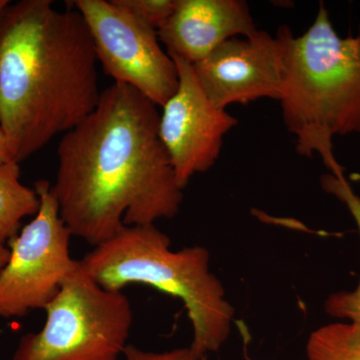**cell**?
<instances>
[{"label":"cell","mask_w":360,"mask_h":360,"mask_svg":"<svg viewBox=\"0 0 360 360\" xmlns=\"http://www.w3.org/2000/svg\"><path fill=\"white\" fill-rule=\"evenodd\" d=\"M321 182L326 193L333 194L347 206L360 233V198L349 186L345 175L324 174ZM326 311L331 316L360 324V283L354 290L340 291L329 295L326 302Z\"/></svg>","instance_id":"12"},{"label":"cell","mask_w":360,"mask_h":360,"mask_svg":"<svg viewBox=\"0 0 360 360\" xmlns=\"http://www.w3.org/2000/svg\"><path fill=\"white\" fill-rule=\"evenodd\" d=\"M307 360H360V324L333 323L310 335Z\"/></svg>","instance_id":"13"},{"label":"cell","mask_w":360,"mask_h":360,"mask_svg":"<svg viewBox=\"0 0 360 360\" xmlns=\"http://www.w3.org/2000/svg\"><path fill=\"white\" fill-rule=\"evenodd\" d=\"M11 257V250L6 245H0V270L4 269Z\"/></svg>","instance_id":"17"},{"label":"cell","mask_w":360,"mask_h":360,"mask_svg":"<svg viewBox=\"0 0 360 360\" xmlns=\"http://www.w3.org/2000/svg\"><path fill=\"white\" fill-rule=\"evenodd\" d=\"M39 210L8 241L11 257L0 270V319H20L45 309L56 297L78 260L70 255V231L46 180L35 182Z\"/></svg>","instance_id":"6"},{"label":"cell","mask_w":360,"mask_h":360,"mask_svg":"<svg viewBox=\"0 0 360 360\" xmlns=\"http://www.w3.org/2000/svg\"><path fill=\"white\" fill-rule=\"evenodd\" d=\"M179 70V84L162 106L160 136L175 179L184 191L194 175L207 172L219 160L227 132L238 120L213 105L194 73L193 65L170 56Z\"/></svg>","instance_id":"8"},{"label":"cell","mask_w":360,"mask_h":360,"mask_svg":"<svg viewBox=\"0 0 360 360\" xmlns=\"http://www.w3.org/2000/svg\"><path fill=\"white\" fill-rule=\"evenodd\" d=\"M193 65L196 79L213 105L226 110L231 104L262 98L279 101L284 79L281 37L258 30L248 37H233Z\"/></svg>","instance_id":"9"},{"label":"cell","mask_w":360,"mask_h":360,"mask_svg":"<svg viewBox=\"0 0 360 360\" xmlns=\"http://www.w3.org/2000/svg\"><path fill=\"white\" fill-rule=\"evenodd\" d=\"M283 44L284 79L279 103L300 155H321L331 174L342 175L333 155L336 135L360 132V47L342 39L321 4L309 30L295 37L277 30Z\"/></svg>","instance_id":"3"},{"label":"cell","mask_w":360,"mask_h":360,"mask_svg":"<svg viewBox=\"0 0 360 360\" xmlns=\"http://www.w3.org/2000/svg\"><path fill=\"white\" fill-rule=\"evenodd\" d=\"M158 106L115 82L63 135L52 194L71 236L98 246L125 226L172 219L184 200L160 136Z\"/></svg>","instance_id":"1"},{"label":"cell","mask_w":360,"mask_h":360,"mask_svg":"<svg viewBox=\"0 0 360 360\" xmlns=\"http://www.w3.org/2000/svg\"><path fill=\"white\" fill-rule=\"evenodd\" d=\"M113 2L158 32L174 13L177 0H113Z\"/></svg>","instance_id":"14"},{"label":"cell","mask_w":360,"mask_h":360,"mask_svg":"<svg viewBox=\"0 0 360 360\" xmlns=\"http://www.w3.org/2000/svg\"><path fill=\"white\" fill-rule=\"evenodd\" d=\"M44 310V326L21 338L13 360H118L129 345V298L96 283L80 260Z\"/></svg>","instance_id":"5"},{"label":"cell","mask_w":360,"mask_h":360,"mask_svg":"<svg viewBox=\"0 0 360 360\" xmlns=\"http://www.w3.org/2000/svg\"><path fill=\"white\" fill-rule=\"evenodd\" d=\"M125 360H198L188 348L170 350L165 352H143L139 348L129 345L125 348Z\"/></svg>","instance_id":"15"},{"label":"cell","mask_w":360,"mask_h":360,"mask_svg":"<svg viewBox=\"0 0 360 360\" xmlns=\"http://www.w3.org/2000/svg\"><path fill=\"white\" fill-rule=\"evenodd\" d=\"M16 162L14 160L13 153H11V146H9L8 139L4 130L0 127V167L6 163Z\"/></svg>","instance_id":"16"},{"label":"cell","mask_w":360,"mask_h":360,"mask_svg":"<svg viewBox=\"0 0 360 360\" xmlns=\"http://www.w3.org/2000/svg\"><path fill=\"white\" fill-rule=\"evenodd\" d=\"M257 30L243 0H177L158 35L170 56L194 65L226 40L251 37Z\"/></svg>","instance_id":"10"},{"label":"cell","mask_w":360,"mask_h":360,"mask_svg":"<svg viewBox=\"0 0 360 360\" xmlns=\"http://www.w3.org/2000/svg\"><path fill=\"white\" fill-rule=\"evenodd\" d=\"M200 360H207V359H206V356H205V357H202V359H200Z\"/></svg>","instance_id":"20"},{"label":"cell","mask_w":360,"mask_h":360,"mask_svg":"<svg viewBox=\"0 0 360 360\" xmlns=\"http://www.w3.org/2000/svg\"><path fill=\"white\" fill-rule=\"evenodd\" d=\"M71 6L84 18L106 75L162 108L176 91L179 77L174 59L160 46L158 32L113 0H75Z\"/></svg>","instance_id":"7"},{"label":"cell","mask_w":360,"mask_h":360,"mask_svg":"<svg viewBox=\"0 0 360 360\" xmlns=\"http://www.w3.org/2000/svg\"><path fill=\"white\" fill-rule=\"evenodd\" d=\"M80 264L105 290L142 284L179 298L193 326L189 349L198 360L217 352L231 333L234 309L210 270V255L203 246L174 251L170 238L155 224L132 225L96 246Z\"/></svg>","instance_id":"4"},{"label":"cell","mask_w":360,"mask_h":360,"mask_svg":"<svg viewBox=\"0 0 360 360\" xmlns=\"http://www.w3.org/2000/svg\"><path fill=\"white\" fill-rule=\"evenodd\" d=\"M84 18L51 0L9 2L0 18V127L20 163L77 127L101 99Z\"/></svg>","instance_id":"2"},{"label":"cell","mask_w":360,"mask_h":360,"mask_svg":"<svg viewBox=\"0 0 360 360\" xmlns=\"http://www.w3.org/2000/svg\"><path fill=\"white\" fill-rule=\"evenodd\" d=\"M20 177V163L13 161L0 167V245L15 238L21 220L39 210V194L23 186Z\"/></svg>","instance_id":"11"},{"label":"cell","mask_w":360,"mask_h":360,"mask_svg":"<svg viewBox=\"0 0 360 360\" xmlns=\"http://www.w3.org/2000/svg\"><path fill=\"white\" fill-rule=\"evenodd\" d=\"M8 4L9 1H7V0H0V18H1V14Z\"/></svg>","instance_id":"18"},{"label":"cell","mask_w":360,"mask_h":360,"mask_svg":"<svg viewBox=\"0 0 360 360\" xmlns=\"http://www.w3.org/2000/svg\"><path fill=\"white\" fill-rule=\"evenodd\" d=\"M356 39H357V42H359V45L360 47V30H359V35H357V37H356Z\"/></svg>","instance_id":"19"}]
</instances>
